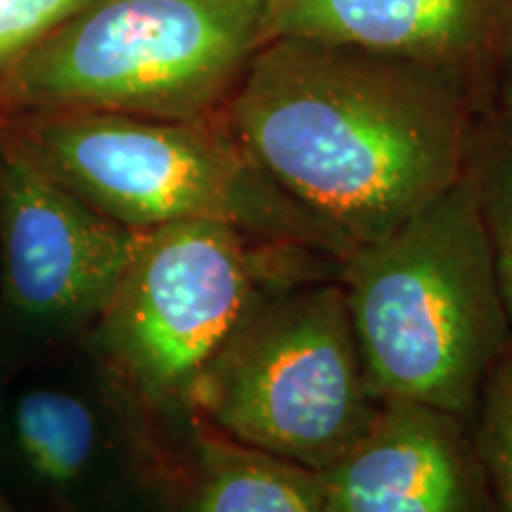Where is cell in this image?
Instances as JSON below:
<instances>
[{
  "label": "cell",
  "instance_id": "obj_1",
  "mask_svg": "<svg viewBox=\"0 0 512 512\" xmlns=\"http://www.w3.org/2000/svg\"><path fill=\"white\" fill-rule=\"evenodd\" d=\"M482 112L444 69L302 36L266 38L223 107L266 174L354 247L465 174Z\"/></svg>",
  "mask_w": 512,
  "mask_h": 512
},
{
  "label": "cell",
  "instance_id": "obj_2",
  "mask_svg": "<svg viewBox=\"0 0 512 512\" xmlns=\"http://www.w3.org/2000/svg\"><path fill=\"white\" fill-rule=\"evenodd\" d=\"M375 399L465 420L508 347L472 169L380 240L356 245L337 273Z\"/></svg>",
  "mask_w": 512,
  "mask_h": 512
},
{
  "label": "cell",
  "instance_id": "obj_3",
  "mask_svg": "<svg viewBox=\"0 0 512 512\" xmlns=\"http://www.w3.org/2000/svg\"><path fill=\"white\" fill-rule=\"evenodd\" d=\"M17 152L136 233L214 221L337 261L354 249L266 174L223 112L197 119L43 112L22 131Z\"/></svg>",
  "mask_w": 512,
  "mask_h": 512
},
{
  "label": "cell",
  "instance_id": "obj_4",
  "mask_svg": "<svg viewBox=\"0 0 512 512\" xmlns=\"http://www.w3.org/2000/svg\"><path fill=\"white\" fill-rule=\"evenodd\" d=\"M271 0H93L0 81L12 107L157 119L219 114L256 48Z\"/></svg>",
  "mask_w": 512,
  "mask_h": 512
},
{
  "label": "cell",
  "instance_id": "obj_5",
  "mask_svg": "<svg viewBox=\"0 0 512 512\" xmlns=\"http://www.w3.org/2000/svg\"><path fill=\"white\" fill-rule=\"evenodd\" d=\"M323 259L214 221L140 230L93 323L95 347L140 401L188 408L192 387L249 313L283 287L320 278Z\"/></svg>",
  "mask_w": 512,
  "mask_h": 512
},
{
  "label": "cell",
  "instance_id": "obj_6",
  "mask_svg": "<svg viewBox=\"0 0 512 512\" xmlns=\"http://www.w3.org/2000/svg\"><path fill=\"white\" fill-rule=\"evenodd\" d=\"M370 389L337 278L273 292L192 387L188 411L271 456L328 470L368 427Z\"/></svg>",
  "mask_w": 512,
  "mask_h": 512
},
{
  "label": "cell",
  "instance_id": "obj_7",
  "mask_svg": "<svg viewBox=\"0 0 512 512\" xmlns=\"http://www.w3.org/2000/svg\"><path fill=\"white\" fill-rule=\"evenodd\" d=\"M138 233L114 223L43 174L22 152L0 169L3 297L41 335L93 328Z\"/></svg>",
  "mask_w": 512,
  "mask_h": 512
},
{
  "label": "cell",
  "instance_id": "obj_8",
  "mask_svg": "<svg viewBox=\"0 0 512 512\" xmlns=\"http://www.w3.org/2000/svg\"><path fill=\"white\" fill-rule=\"evenodd\" d=\"M463 422L420 403L382 401L323 470V510L494 512Z\"/></svg>",
  "mask_w": 512,
  "mask_h": 512
},
{
  "label": "cell",
  "instance_id": "obj_9",
  "mask_svg": "<svg viewBox=\"0 0 512 512\" xmlns=\"http://www.w3.org/2000/svg\"><path fill=\"white\" fill-rule=\"evenodd\" d=\"M512 0H278L264 41L302 36L347 43L458 76L484 107Z\"/></svg>",
  "mask_w": 512,
  "mask_h": 512
},
{
  "label": "cell",
  "instance_id": "obj_10",
  "mask_svg": "<svg viewBox=\"0 0 512 512\" xmlns=\"http://www.w3.org/2000/svg\"><path fill=\"white\" fill-rule=\"evenodd\" d=\"M195 441L178 512H325L323 472L240 444L211 427Z\"/></svg>",
  "mask_w": 512,
  "mask_h": 512
},
{
  "label": "cell",
  "instance_id": "obj_11",
  "mask_svg": "<svg viewBox=\"0 0 512 512\" xmlns=\"http://www.w3.org/2000/svg\"><path fill=\"white\" fill-rule=\"evenodd\" d=\"M12 437L24 463L50 486H74L98 463L102 422L86 396L34 387L12 403Z\"/></svg>",
  "mask_w": 512,
  "mask_h": 512
},
{
  "label": "cell",
  "instance_id": "obj_12",
  "mask_svg": "<svg viewBox=\"0 0 512 512\" xmlns=\"http://www.w3.org/2000/svg\"><path fill=\"white\" fill-rule=\"evenodd\" d=\"M512 335V119H486L470 159Z\"/></svg>",
  "mask_w": 512,
  "mask_h": 512
},
{
  "label": "cell",
  "instance_id": "obj_13",
  "mask_svg": "<svg viewBox=\"0 0 512 512\" xmlns=\"http://www.w3.org/2000/svg\"><path fill=\"white\" fill-rule=\"evenodd\" d=\"M472 451L482 470L491 510L512 512V335L479 394Z\"/></svg>",
  "mask_w": 512,
  "mask_h": 512
},
{
  "label": "cell",
  "instance_id": "obj_14",
  "mask_svg": "<svg viewBox=\"0 0 512 512\" xmlns=\"http://www.w3.org/2000/svg\"><path fill=\"white\" fill-rule=\"evenodd\" d=\"M93 0H0V81L12 64Z\"/></svg>",
  "mask_w": 512,
  "mask_h": 512
},
{
  "label": "cell",
  "instance_id": "obj_15",
  "mask_svg": "<svg viewBox=\"0 0 512 512\" xmlns=\"http://www.w3.org/2000/svg\"><path fill=\"white\" fill-rule=\"evenodd\" d=\"M484 112L489 119H512V10L486 81Z\"/></svg>",
  "mask_w": 512,
  "mask_h": 512
},
{
  "label": "cell",
  "instance_id": "obj_16",
  "mask_svg": "<svg viewBox=\"0 0 512 512\" xmlns=\"http://www.w3.org/2000/svg\"><path fill=\"white\" fill-rule=\"evenodd\" d=\"M0 512H15V510H12V508H10V503H8V501H5V498H3V494H0Z\"/></svg>",
  "mask_w": 512,
  "mask_h": 512
},
{
  "label": "cell",
  "instance_id": "obj_17",
  "mask_svg": "<svg viewBox=\"0 0 512 512\" xmlns=\"http://www.w3.org/2000/svg\"><path fill=\"white\" fill-rule=\"evenodd\" d=\"M275 3H278V0H271V5H275Z\"/></svg>",
  "mask_w": 512,
  "mask_h": 512
}]
</instances>
